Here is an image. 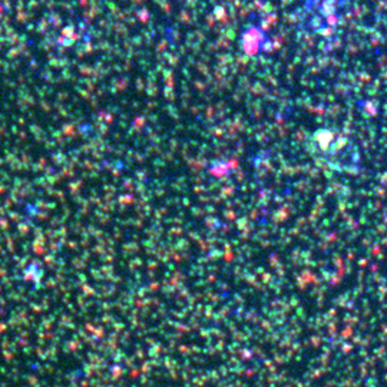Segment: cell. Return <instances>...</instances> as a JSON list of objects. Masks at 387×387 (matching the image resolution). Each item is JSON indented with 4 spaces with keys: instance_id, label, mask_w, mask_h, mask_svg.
I'll return each instance as SVG.
<instances>
[{
    "instance_id": "cell-1",
    "label": "cell",
    "mask_w": 387,
    "mask_h": 387,
    "mask_svg": "<svg viewBox=\"0 0 387 387\" xmlns=\"http://www.w3.org/2000/svg\"><path fill=\"white\" fill-rule=\"evenodd\" d=\"M308 148L322 163L340 171L354 169L359 152L353 142L333 131H318L310 138Z\"/></svg>"
}]
</instances>
